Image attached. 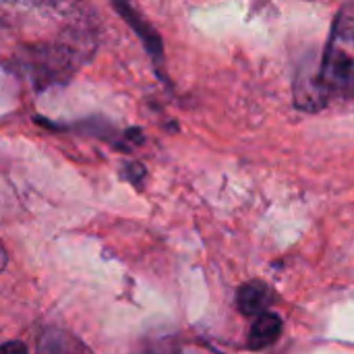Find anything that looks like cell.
I'll return each instance as SVG.
<instances>
[{
	"label": "cell",
	"mask_w": 354,
	"mask_h": 354,
	"mask_svg": "<svg viewBox=\"0 0 354 354\" xmlns=\"http://www.w3.org/2000/svg\"><path fill=\"white\" fill-rule=\"evenodd\" d=\"M319 87L328 104L354 95V2L344 4L332 25L328 46L317 68Z\"/></svg>",
	"instance_id": "1"
},
{
	"label": "cell",
	"mask_w": 354,
	"mask_h": 354,
	"mask_svg": "<svg viewBox=\"0 0 354 354\" xmlns=\"http://www.w3.org/2000/svg\"><path fill=\"white\" fill-rule=\"evenodd\" d=\"M81 62V52L71 41L56 46H35L25 54V68L31 73V79L37 87L66 81L77 64Z\"/></svg>",
	"instance_id": "2"
},
{
	"label": "cell",
	"mask_w": 354,
	"mask_h": 354,
	"mask_svg": "<svg viewBox=\"0 0 354 354\" xmlns=\"http://www.w3.org/2000/svg\"><path fill=\"white\" fill-rule=\"evenodd\" d=\"M114 8L120 12V17L137 31V35H139V39L145 44V50L149 52V56L160 64L162 60H164V50H162V37L158 35V31L133 8V6H129V4H124V2H114Z\"/></svg>",
	"instance_id": "3"
},
{
	"label": "cell",
	"mask_w": 354,
	"mask_h": 354,
	"mask_svg": "<svg viewBox=\"0 0 354 354\" xmlns=\"http://www.w3.org/2000/svg\"><path fill=\"white\" fill-rule=\"evenodd\" d=\"M270 303H272V290L268 288V284H263L259 280L247 282L245 286L239 288L236 305H239L241 313L247 317H259L261 313L268 311Z\"/></svg>",
	"instance_id": "4"
},
{
	"label": "cell",
	"mask_w": 354,
	"mask_h": 354,
	"mask_svg": "<svg viewBox=\"0 0 354 354\" xmlns=\"http://www.w3.org/2000/svg\"><path fill=\"white\" fill-rule=\"evenodd\" d=\"M282 334V319L276 313H261L259 317H255L249 336H247V344L251 351H263L268 346H272Z\"/></svg>",
	"instance_id": "5"
},
{
	"label": "cell",
	"mask_w": 354,
	"mask_h": 354,
	"mask_svg": "<svg viewBox=\"0 0 354 354\" xmlns=\"http://www.w3.org/2000/svg\"><path fill=\"white\" fill-rule=\"evenodd\" d=\"M0 354H29L27 346L19 340H10V342H4L0 344Z\"/></svg>",
	"instance_id": "6"
},
{
	"label": "cell",
	"mask_w": 354,
	"mask_h": 354,
	"mask_svg": "<svg viewBox=\"0 0 354 354\" xmlns=\"http://www.w3.org/2000/svg\"><path fill=\"white\" fill-rule=\"evenodd\" d=\"M4 263H6V251H4V247L0 243V272L4 270Z\"/></svg>",
	"instance_id": "7"
}]
</instances>
